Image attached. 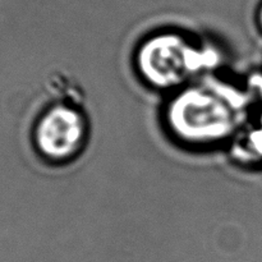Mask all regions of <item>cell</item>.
I'll use <instances>...</instances> for the list:
<instances>
[{"label": "cell", "mask_w": 262, "mask_h": 262, "mask_svg": "<svg viewBox=\"0 0 262 262\" xmlns=\"http://www.w3.org/2000/svg\"><path fill=\"white\" fill-rule=\"evenodd\" d=\"M214 63L211 50L197 48L173 31L146 38L136 53V68L140 76L159 90L182 89L191 77Z\"/></svg>", "instance_id": "obj_2"}, {"label": "cell", "mask_w": 262, "mask_h": 262, "mask_svg": "<svg viewBox=\"0 0 262 262\" xmlns=\"http://www.w3.org/2000/svg\"><path fill=\"white\" fill-rule=\"evenodd\" d=\"M257 22H258V27H260L261 32H262V5L258 9V15H257Z\"/></svg>", "instance_id": "obj_4"}, {"label": "cell", "mask_w": 262, "mask_h": 262, "mask_svg": "<svg viewBox=\"0 0 262 262\" xmlns=\"http://www.w3.org/2000/svg\"><path fill=\"white\" fill-rule=\"evenodd\" d=\"M241 105L227 91L211 86L182 87L166 104L165 122L181 142L219 145L235 135Z\"/></svg>", "instance_id": "obj_1"}, {"label": "cell", "mask_w": 262, "mask_h": 262, "mask_svg": "<svg viewBox=\"0 0 262 262\" xmlns=\"http://www.w3.org/2000/svg\"><path fill=\"white\" fill-rule=\"evenodd\" d=\"M89 122L84 113L72 102H54L33 124L32 142L38 155L51 163L76 158L86 145Z\"/></svg>", "instance_id": "obj_3"}]
</instances>
